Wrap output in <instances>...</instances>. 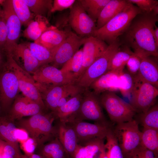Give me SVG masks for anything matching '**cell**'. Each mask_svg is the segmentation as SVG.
I'll use <instances>...</instances> for the list:
<instances>
[{"label":"cell","instance_id":"1","mask_svg":"<svg viewBox=\"0 0 158 158\" xmlns=\"http://www.w3.org/2000/svg\"><path fill=\"white\" fill-rule=\"evenodd\" d=\"M157 14L153 11L137 15L123 34L124 45L132 48L134 52L143 56L157 57L158 47L152 32L158 21Z\"/></svg>","mask_w":158,"mask_h":158},{"label":"cell","instance_id":"2","mask_svg":"<svg viewBox=\"0 0 158 158\" xmlns=\"http://www.w3.org/2000/svg\"><path fill=\"white\" fill-rule=\"evenodd\" d=\"M142 12L137 6L128 2L121 11L102 27L96 29L92 36L109 44L123 35L133 18Z\"/></svg>","mask_w":158,"mask_h":158},{"label":"cell","instance_id":"3","mask_svg":"<svg viewBox=\"0 0 158 158\" xmlns=\"http://www.w3.org/2000/svg\"><path fill=\"white\" fill-rule=\"evenodd\" d=\"M54 115L52 112L38 114L27 119L18 120L16 125L19 128L25 130L29 137L36 141L37 148L51 140L54 137H57V128L52 124L54 119Z\"/></svg>","mask_w":158,"mask_h":158},{"label":"cell","instance_id":"4","mask_svg":"<svg viewBox=\"0 0 158 158\" xmlns=\"http://www.w3.org/2000/svg\"><path fill=\"white\" fill-rule=\"evenodd\" d=\"M121 44L119 38L109 44L102 55L77 79L75 84L84 90L89 89L95 80L108 71L110 60Z\"/></svg>","mask_w":158,"mask_h":158},{"label":"cell","instance_id":"5","mask_svg":"<svg viewBox=\"0 0 158 158\" xmlns=\"http://www.w3.org/2000/svg\"><path fill=\"white\" fill-rule=\"evenodd\" d=\"M101 105L106 110L110 120L116 124L132 121L136 112L130 103L123 100L114 92L107 91L100 94Z\"/></svg>","mask_w":158,"mask_h":158},{"label":"cell","instance_id":"6","mask_svg":"<svg viewBox=\"0 0 158 158\" xmlns=\"http://www.w3.org/2000/svg\"><path fill=\"white\" fill-rule=\"evenodd\" d=\"M130 97V104L136 112L145 113L155 104L158 88L144 81L137 74Z\"/></svg>","mask_w":158,"mask_h":158},{"label":"cell","instance_id":"7","mask_svg":"<svg viewBox=\"0 0 158 158\" xmlns=\"http://www.w3.org/2000/svg\"><path fill=\"white\" fill-rule=\"evenodd\" d=\"M113 132L122 151L124 158H127L140 145L141 132L135 120L117 124Z\"/></svg>","mask_w":158,"mask_h":158},{"label":"cell","instance_id":"8","mask_svg":"<svg viewBox=\"0 0 158 158\" xmlns=\"http://www.w3.org/2000/svg\"><path fill=\"white\" fill-rule=\"evenodd\" d=\"M84 120H92L95 123L104 124H110L103 113L98 96L89 89L84 90L80 108L71 122Z\"/></svg>","mask_w":158,"mask_h":158},{"label":"cell","instance_id":"9","mask_svg":"<svg viewBox=\"0 0 158 158\" xmlns=\"http://www.w3.org/2000/svg\"><path fill=\"white\" fill-rule=\"evenodd\" d=\"M6 66L14 73L17 78L20 91L24 96L39 104L46 110L35 82L30 74L20 67L10 56H7Z\"/></svg>","mask_w":158,"mask_h":158},{"label":"cell","instance_id":"10","mask_svg":"<svg viewBox=\"0 0 158 158\" xmlns=\"http://www.w3.org/2000/svg\"><path fill=\"white\" fill-rule=\"evenodd\" d=\"M20 91L16 76L6 66L0 72V104L3 111L8 112Z\"/></svg>","mask_w":158,"mask_h":158},{"label":"cell","instance_id":"11","mask_svg":"<svg viewBox=\"0 0 158 158\" xmlns=\"http://www.w3.org/2000/svg\"><path fill=\"white\" fill-rule=\"evenodd\" d=\"M32 75L36 82L46 85L75 84L77 80L72 74L48 64L41 66Z\"/></svg>","mask_w":158,"mask_h":158},{"label":"cell","instance_id":"12","mask_svg":"<svg viewBox=\"0 0 158 158\" xmlns=\"http://www.w3.org/2000/svg\"><path fill=\"white\" fill-rule=\"evenodd\" d=\"M71 126L76 133L78 143L82 146L96 138L104 139L112 127L110 125L90 123L81 121H74L67 123Z\"/></svg>","mask_w":158,"mask_h":158},{"label":"cell","instance_id":"13","mask_svg":"<svg viewBox=\"0 0 158 158\" xmlns=\"http://www.w3.org/2000/svg\"><path fill=\"white\" fill-rule=\"evenodd\" d=\"M2 6L7 31L4 49L7 55L18 44L17 42L20 37L22 25L14 11L12 0H5Z\"/></svg>","mask_w":158,"mask_h":158},{"label":"cell","instance_id":"14","mask_svg":"<svg viewBox=\"0 0 158 158\" xmlns=\"http://www.w3.org/2000/svg\"><path fill=\"white\" fill-rule=\"evenodd\" d=\"M68 21L73 29L83 37L92 36L97 29L95 22L88 15L78 0H76L70 9Z\"/></svg>","mask_w":158,"mask_h":158},{"label":"cell","instance_id":"15","mask_svg":"<svg viewBox=\"0 0 158 158\" xmlns=\"http://www.w3.org/2000/svg\"><path fill=\"white\" fill-rule=\"evenodd\" d=\"M86 37L79 36L71 31L67 32L66 37L54 55L52 65L58 68L62 67L83 45Z\"/></svg>","mask_w":158,"mask_h":158},{"label":"cell","instance_id":"16","mask_svg":"<svg viewBox=\"0 0 158 158\" xmlns=\"http://www.w3.org/2000/svg\"><path fill=\"white\" fill-rule=\"evenodd\" d=\"M83 45V63L78 79L102 55L108 46L104 41L93 36L87 37Z\"/></svg>","mask_w":158,"mask_h":158},{"label":"cell","instance_id":"17","mask_svg":"<svg viewBox=\"0 0 158 158\" xmlns=\"http://www.w3.org/2000/svg\"><path fill=\"white\" fill-rule=\"evenodd\" d=\"M46 110L39 104L24 96L18 95L8 112V117L15 121L26 116L44 113Z\"/></svg>","mask_w":158,"mask_h":158},{"label":"cell","instance_id":"18","mask_svg":"<svg viewBox=\"0 0 158 158\" xmlns=\"http://www.w3.org/2000/svg\"><path fill=\"white\" fill-rule=\"evenodd\" d=\"M74 84L62 85H46L35 82L47 109L54 113L56 110L59 100L64 94Z\"/></svg>","mask_w":158,"mask_h":158},{"label":"cell","instance_id":"19","mask_svg":"<svg viewBox=\"0 0 158 158\" xmlns=\"http://www.w3.org/2000/svg\"><path fill=\"white\" fill-rule=\"evenodd\" d=\"M8 56H11L18 65L30 74L41 66L25 43L17 44Z\"/></svg>","mask_w":158,"mask_h":158},{"label":"cell","instance_id":"20","mask_svg":"<svg viewBox=\"0 0 158 158\" xmlns=\"http://www.w3.org/2000/svg\"><path fill=\"white\" fill-rule=\"evenodd\" d=\"M67 32L60 30L53 26H49L34 42L45 47L54 55L65 40Z\"/></svg>","mask_w":158,"mask_h":158},{"label":"cell","instance_id":"21","mask_svg":"<svg viewBox=\"0 0 158 158\" xmlns=\"http://www.w3.org/2000/svg\"><path fill=\"white\" fill-rule=\"evenodd\" d=\"M120 73L109 71L95 80L89 89H92V91L97 96L105 92H114L118 90V80Z\"/></svg>","mask_w":158,"mask_h":158},{"label":"cell","instance_id":"22","mask_svg":"<svg viewBox=\"0 0 158 158\" xmlns=\"http://www.w3.org/2000/svg\"><path fill=\"white\" fill-rule=\"evenodd\" d=\"M57 129V137L66 153L71 158H73L78 145L75 131L68 124L61 122H60Z\"/></svg>","mask_w":158,"mask_h":158},{"label":"cell","instance_id":"23","mask_svg":"<svg viewBox=\"0 0 158 158\" xmlns=\"http://www.w3.org/2000/svg\"><path fill=\"white\" fill-rule=\"evenodd\" d=\"M157 57L143 56L137 75L144 81L158 88V65Z\"/></svg>","mask_w":158,"mask_h":158},{"label":"cell","instance_id":"24","mask_svg":"<svg viewBox=\"0 0 158 158\" xmlns=\"http://www.w3.org/2000/svg\"><path fill=\"white\" fill-rule=\"evenodd\" d=\"M84 91L73 97L53 113L60 122L68 123L73 121L80 108Z\"/></svg>","mask_w":158,"mask_h":158},{"label":"cell","instance_id":"25","mask_svg":"<svg viewBox=\"0 0 158 158\" xmlns=\"http://www.w3.org/2000/svg\"><path fill=\"white\" fill-rule=\"evenodd\" d=\"M128 3L127 0H110L102 10L96 21L97 29L102 27L121 11Z\"/></svg>","mask_w":158,"mask_h":158},{"label":"cell","instance_id":"26","mask_svg":"<svg viewBox=\"0 0 158 158\" xmlns=\"http://www.w3.org/2000/svg\"><path fill=\"white\" fill-rule=\"evenodd\" d=\"M122 46V47L120 46L111 58L108 71H113L119 73L122 72L127 61L134 53L129 47L124 45Z\"/></svg>","mask_w":158,"mask_h":158},{"label":"cell","instance_id":"27","mask_svg":"<svg viewBox=\"0 0 158 158\" xmlns=\"http://www.w3.org/2000/svg\"><path fill=\"white\" fill-rule=\"evenodd\" d=\"M46 18L42 16H35L23 31L24 36L34 40H37L49 26Z\"/></svg>","mask_w":158,"mask_h":158},{"label":"cell","instance_id":"28","mask_svg":"<svg viewBox=\"0 0 158 158\" xmlns=\"http://www.w3.org/2000/svg\"><path fill=\"white\" fill-rule=\"evenodd\" d=\"M38 154L45 158H66L67 154L57 137L37 149Z\"/></svg>","mask_w":158,"mask_h":158},{"label":"cell","instance_id":"29","mask_svg":"<svg viewBox=\"0 0 158 158\" xmlns=\"http://www.w3.org/2000/svg\"><path fill=\"white\" fill-rule=\"evenodd\" d=\"M15 121L8 116L0 117V139L8 142L18 143L15 138L14 131L16 128Z\"/></svg>","mask_w":158,"mask_h":158},{"label":"cell","instance_id":"30","mask_svg":"<svg viewBox=\"0 0 158 158\" xmlns=\"http://www.w3.org/2000/svg\"><path fill=\"white\" fill-rule=\"evenodd\" d=\"M14 11L21 25L27 26L35 16L30 10L24 0H12Z\"/></svg>","mask_w":158,"mask_h":158},{"label":"cell","instance_id":"31","mask_svg":"<svg viewBox=\"0 0 158 158\" xmlns=\"http://www.w3.org/2000/svg\"><path fill=\"white\" fill-rule=\"evenodd\" d=\"M25 44L28 47L33 55L37 59L40 66L52 63L53 55L48 49L34 42H27Z\"/></svg>","mask_w":158,"mask_h":158},{"label":"cell","instance_id":"32","mask_svg":"<svg viewBox=\"0 0 158 158\" xmlns=\"http://www.w3.org/2000/svg\"><path fill=\"white\" fill-rule=\"evenodd\" d=\"M110 0H79L80 5L95 22L102 10Z\"/></svg>","mask_w":158,"mask_h":158},{"label":"cell","instance_id":"33","mask_svg":"<svg viewBox=\"0 0 158 158\" xmlns=\"http://www.w3.org/2000/svg\"><path fill=\"white\" fill-rule=\"evenodd\" d=\"M137 121L143 128H150L158 130V105L155 104L145 113H139Z\"/></svg>","mask_w":158,"mask_h":158},{"label":"cell","instance_id":"34","mask_svg":"<svg viewBox=\"0 0 158 158\" xmlns=\"http://www.w3.org/2000/svg\"><path fill=\"white\" fill-rule=\"evenodd\" d=\"M140 145L158 154V130L143 128Z\"/></svg>","mask_w":158,"mask_h":158},{"label":"cell","instance_id":"35","mask_svg":"<svg viewBox=\"0 0 158 158\" xmlns=\"http://www.w3.org/2000/svg\"><path fill=\"white\" fill-rule=\"evenodd\" d=\"M30 11L35 16H41L45 17L52 8L51 0H24Z\"/></svg>","mask_w":158,"mask_h":158},{"label":"cell","instance_id":"36","mask_svg":"<svg viewBox=\"0 0 158 158\" xmlns=\"http://www.w3.org/2000/svg\"><path fill=\"white\" fill-rule=\"evenodd\" d=\"M106 138L107 142L104 144L108 158H124L122 150L113 132L112 127L108 131Z\"/></svg>","mask_w":158,"mask_h":158},{"label":"cell","instance_id":"37","mask_svg":"<svg viewBox=\"0 0 158 158\" xmlns=\"http://www.w3.org/2000/svg\"><path fill=\"white\" fill-rule=\"evenodd\" d=\"M83 61V50L81 48L60 69L63 71L72 74L77 79L82 66Z\"/></svg>","mask_w":158,"mask_h":158},{"label":"cell","instance_id":"38","mask_svg":"<svg viewBox=\"0 0 158 158\" xmlns=\"http://www.w3.org/2000/svg\"><path fill=\"white\" fill-rule=\"evenodd\" d=\"M118 90L124 97H130L134 84V76L128 72L123 71L119 74L118 77Z\"/></svg>","mask_w":158,"mask_h":158},{"label":"cell","instance_id":"39","mask_svg":"<svg viewBox=\"0 0 158 158\" xmlns=\"http://www.w3.org/2000/svg\"><path fill=\"white\" fill-rule=\"evenodd\" d=\"M85 158H95L104 146V139L96 138L87 142L83 146Z\"/></svg>","mask_w":158,"mask_h":158},{"label":"cell","instance_id":"40","mask_svg":"<svg viewBox=\"0 0 158 158\" xmlns=\"http://www.w3.org/2000/svg\"><path fill=\"white\" fill-rule=\"evenodd\" d=\"M143 56H144L134 52L127 61L126 65L128 71L132 75L134 76L138 74L142 58Z\"/></svg>","mask_w":158,"mask_h":158},{"label":"cell","instance_id":"41","mask_svg":"<svg viewBox=\"0 0 158 158\" xmlns=\"http://www.w3.org/2000/svg\"><path fill=\"white\" fill-rule=\"evenodd\" d=\"M127 1L137 6L143 12L153 11L158 6V1L156 0H127Z\"/></svg>","mask_w":158,"mask_h":158},{"label":"cell","instance_id":"42","mask_svg":"<svg viewBox=\"0 0 158 158\" xmlns=\"http://www.w3.org/2000/svg\"><path fill=\"white\" fill-rule=\"evenodd\" d=\"M20 143L21 147L24 152V154L27 156L34 153L38 147L36 141L30 137L26 140Z\"/></svg>","mask_w":158,"mask_h":158},{"label":"cell","instance_id":"43","mask_svg":"<svg viewBox=\"0 0 158 158\" xmlns=\"http://www.w3.org/2000/svg\"><path fill=\"white\" fill-rule=\"evenodd\" d=\"M76 1L75 0H54L53 2L51 13L61 11L68 8L71 9Z\"/></svg>","mask_w":158,"mask_h":158},{"label":"cell","instance_id":"44","mask_svg":"<svg viewBox=\"0 0 158 158\" xmlns=\"http://www.w3.org/2000/svg\"><path fill=\"white\" fill-rule=\"evenodd\" d=\"M7 31L6 20L2 10L0 11V48L4 49Z\"/></svg>","mask_w":158,"mask_h":158},{"label":"cell","instance_id":"45","mask_svg":"<svg viewBox=\"0 0 158 158\" xmlns=\"http://www.w3.org/2000/svg\"><path fill=\"white\" fill-rule=\"evenodd\" d=\"M14 135L18 142L24 141L29 138L28 133L25 130L19 128L16 129Z\"/></svg>","mask_w":158,"mask_h":158},{"label":"cell","instance_id":"46","mask_svg":"<svg viewBox=\"0 0 158 158\" xmlns=\"http://www.w3.org/2000/svg\"><path fill=\"white\" fill-rule=\"evenodd\" d=\"M7 57L4 50L0 48V72L5 68Z\"/></svg>","mask_w":158,"mask_h":158},{"label":"cell","instance_id":"47","mask_svg":"<svg viewBox=\"0 0 158 158\" xmlns=\"http://www.w3.org/2000/svg\"><path fill=\"white\" fill-rule=\"evenodd\" d=\"M73 158H85L83 146L78 145L73 154Z\"/></svg>","mask_w":158,"mask_h":158},{"label":"cell","instance_id":"48","mask_svg":"<svg viewBox=\"0 0 158 158\" xmlns=\"http://www.w3.org/2000/svg\"><path fill=\"white\" fill-rule=\"evenodd\" d=\"M152 35L155 44L158 47V28L156 25L153 31Z\"/></svg>","mask_w":158,"mask_h":158},{"label":"cell","instance_id":"49","mask_svg":"<svg viewBox=\"0 0 158 158\" xmlns=\"http://www.w3.org/2000/svg\"><path fill=\"white\" fill-rule=\"evenodd\" d=\"M20 158H45L43 156L39 154L34 153L32 155L27 156L25 154H23Z\"/></svg>","mask_w":158,"mask_h":158},{"label":"cell","instance_id":"50","mask_svg":"<svg viewBox=\"0 0 158 158\" xmlns=\"http://www.w3.org/2000/svg\"><path fill=\"white\" fill-rule=\"evenodd\" d=\"M98 158H108L104 146L101 150Z\"/></svg>","mask_w":158,"mask_h":158},{"label":"cell","instance_id":"51","mask_svg":"<svg viewBox=\"0 0 158 158\" xmlns=\"http://www.w3.org/2000/svg\"><path fill=\"white\" fill-rule=\"evenodd\" d=\"M3 140L0 139V158H4V153L3 150Z\"/></svg>","mask_w":158,"mask_h":158},{"label":"cell","instance_id":"52","mask_svg":"<svg viewBox=\"0 0 158 158\" xmlns=\"http://www.w3.org/2000/svg\"><path fill=\"white\" fill-rule=\"evenodd\" d=\"M5 0H0V5H2L5 1Z\"/></svg>","mask_w":158,"mask_h":158},{"label":"cell","instance_id":"53","mask_svg":"<svg viewBox=\"0 0 158 158\" xmlns=\"http://www.w3.org/2000/svg\"><path fill=\"white\" fill-rule=\"evenodd\" d=\"M66 158H71L67 154L66 157Z\"/></svg>","mask_w":158,"mask_h":158},{"label":"cell","instance_id":"54","mask_svg":"<svg viewBox=\"0 0 158 158\" xmlns=\"http://www.w3.org/2000/svg\"><path fill=\"white\" fill-rule=\"evenodd\" d=\"M1 106H0V117L1 116L0 113H1Z\"/></svg>","mask_w":158,"mask_h":158},{"label":"cell","instance_id":"55","mask_svg":"<svg viewBox=\"0 0 158 158\" xmlns=\"http://www.w3.org/2000/svg\"><path fill=\"white\" fill-rule=\"evenodd\" d=\"M2 9L0 8V11Z\"/></svg>","mask_w":158,"mask_h":158}]
</instances>
